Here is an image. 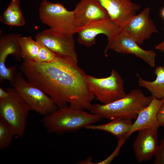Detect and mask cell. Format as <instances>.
I'll return each mask as SVG.
<instances>
[{
	"mask_svg": "<svg viewBox=\"0 0 164 164\" xmlns=\"http://www.w3.org/2000/svg\"><path fill=\"white\" fill-rule=\"evenodd\" d=\"M50 63L23 60L19 69L26 79L52 99L58 108L90 111L95 97L77 63L58 57Z\"/></svg>",
	"mask_w": 164,
	"mask_h": 164,
	"instance_id": "cell-1",
	"label": "cell"
},
{
	"mask_svg": "<svg viewBox=\"0 0 164 164\" xmlns=\"http://www.w3.org/2000/svg\"><path fill=\"white\" fill-rule=\"evenodd\" d=\"M101 117L86 110L69 106L58 108L43 117L42 121L50 133L58 134L79 130L100 121Z\"/></svg>",
	"mask_w": 164,
	"mask_h": 164,
	"instance_id": "cell-2",
	"label": "cell"
},
{
	"mask_svg": "<svg viewBox=\"0 0 164 164\" xmlns=\"http://www.w3.org/2000/svg\"><path fill=\"white\" fill-rule=\"evenodd\" d=\"M153 97L146 96L141 90L133 89L124 97L105 104H92L90 111L102 118L136 119L140 111L148 106Z\"/></svg>",
	"mask_w": 164,
	"mask_h": 164,
	"instance_id": "cell-3",
	"label": "cell"
},
{
	"mask_svg": "<svg viewBox=\"0 0 164 164\" xmlns=\"http://www.w3.org/2000/svg\"><path fill=\"white\" fill-rule=\"evenodd\" d=\"M38 12L41 22L53 31L68 35L76 33L73 11L68 10L62 4L43 0Z\"/></svg>",
	"mask_w": 164,
	"mask_h": 164,
	"instance_id": "cell-4",
	"label": "cell"
},
{
	"mask_svg": "<svg viewBox=\"0 0 164 164\" xmlns=\"http://www.w3.org/2000/svg\"><path fill=\"white\" fill-rule=\"evenodd\" d=\"M11 84L30 111L44 116L58 108L49 96L29 82L21 71L16 72Z\"/></svg>",
	"mask_w": 164,
	"mask_h": 164,
	"instance_id": "cell-5",
	"label": "cell"
},
{
	"mask_svg": "<svg viewBox=\"0 0 164 164\" xmlns=\"http://www.w3.org/2000/svg\"><path fill=\"white\" fill-rule=\"evenodd\" d=\"M9 96L0 99V118L10 126L15 135L23 136L29 109L13 88H8Z\"/></svg>",
	"mask_w": 164,
	"mask_h": 164,
	"instance_id": "cell-6",
	"label": "cell"
},
{
	"mask_svg": "<svg viewBox=\"0 0 164 164\" xmlns=\"http://www.w3.org/2000/svg\"><path fill=\"white\" fill-rule=\"evenodd\" d=\"M89 87L95 97L103 104L111 103L125 96L124 81L120 75L114 69L108 77L98 78L87 75Z\"/></svg>",
	"mask_w": 164,
	"mask_h": 164,
	"instance_id": "cell-7",
	"label": "cell"
},
{
	"mask_svg": "<svg viewBox=\"0 0 164 164\" xmlns=\"http://www.w3.org/2000/svg\"><path fill=\"white\" fill-rule=\"evenodd\" d=\"M35 39L44 45L57 56L78 63L73 35L60 34L49 28L37 33L35 36Z\"/></svg>",
	"mask_w": 164,
	"mask_h": 164,
	"instance_id": "cell-8",
	"label": "cell"
},
{
	"mask_svg": "<svg viewBox=\"0 0 164 164\" xmlns=\"http://www.w3.org/2000/svg\"><path fill=\"white\" fill-rule=\"evenodd\" d=\"M19 34L9 33L1 36L0 37V81L8 80L12 83L15 79L16 68L14 66L7 67L5 64L8 56H13L20 61L22 58L20 40Z\"/></svg>",
	"mask_w": 164,
	"mask_h": 164,
	"instance_id": "cell-9",
	"label": "cell"
},
{
	"mask_svg": "<svg viewBox=\"0 0 164 164\" xmlns=\"http://www.w3.org/2000/svg\"><path fill=\"white\" fill-rule=\"evenodd\" d=\"M109 50L118 53L134 55L141 58L151 67L155 66L156 53L153 50L142 49L133 39L120 29L116 37L108 42L104 51L106 56Z\"/></svg>",
	"mask_w": 164,
	"mask_h": 164,
	"instance_id": "cell-10",
	"label": "cell"
},
{
	"mask_svg": "<svg viewBox=\"0 0 164 164\" xmlns=\"http://www.w3.org/2000/svg\"><path fill=\"white\" fill-rule=\"evenodd\" d=\"M150 9L147 7L139 14L130 17L120 28L139 45L153 33L158 32L153 21L150 18Z\"/></svg>",
	"mask_w": 164,
	"mask_h": 164,
	"instance_id": "cell-11",
	"label": "cell"
},
{
	"mask_svg": "<svg viewBox=\"0 0 164 164\" xmlns=\"http://www.w3.org/2000/svg\"><path fill=\"white\" fill-rule=\"evenodd\" d=\"M120 31V27L110 18L96 21L76 29V33L78 35V42L87 47L95 43L97 35H105L109 42L116 37Z\"/></svg>",
	"mask_w": 164,
	"mask_h": 164,
	"instance_id": "cell-12",
	"label": "cell"
},
{
	"mask_svg": "<svg viewBox=\"0 0 164 164\" xmlns=\"http://www.w3.org/2000/svg\"><path fill=\"white\" fill-rule=\"evenodd\" d=\"M158 132L152 129L138 131L133 148L135 158L139 162L149 161L155 156L159 145Z\"/></svg>",
	"mask_w": 164,
	"mask_h": 164,
	"instance_id": "cell-13",
	"label": "cell"
},
{
	"mask_svg": "<svg viewBox=\"0 0 164 164\" xmlns=\"http://www.w3.org/2000/svg\"><path fill=\"white\" fill-rule=\"evenodd\" d=\"M73 11L77 28L110 18L106 10L96 0H81Z\"/></svg>",
	"mask_w": 164,
	"mask_h": 164,
	"instance_id": "cell-14",
	"label": "cell"
},
{
	"mask_svg": "<svg viewBox=\"0 0 164 164\" xmlns=\"http://www.w3.org/2000/svg\"><path fill=\"white\" fill-rule=\"evenodd\" d=\"M106 10L110 18L120 27L136 15L141 6L132 0H96Z\"/></svg>",
	"mask_w": 164,
	"mask_h": 164,
	"instance_id": "cell-15",
	"label": "cell"
},
{
	"mask_svg": "<svg viewBox=\"0 0 164 164\" xmlns=\"http://www.w3.org/2000/svg\"><path fill=\"white\" fill-rule=\"evenodd\" d=\"M164 102V98L158 99L153 97L149 104L139 112L126 135V138H128L135 132L142 129H152L158 131L160 126L158 120L157 114Z\"/></svg>",
	"mask_w": 164,
	"mask_h": 164,
	"instance_id": "cell-16",
	"label": "cell"
},
{
	"mask_svg": "<svg viewBox=\"0 0 164 164\" xmlns=\"http://www.w3.org/2000/svg\"><path fill=\"white\" fill-rule=\"evenodd\" d=\"M132 120L128 118H118L111 120V121L105 124L97 125L91 124L85 128L107 132L119 139L125 138L133 124Z\"/></svg>",
	"mask_w": 164,
	"mask_h": 164,
	"instance_id": "cell-17",
	"label": "cell"
},
{
	"mask_svg": "<svg viewBox=\"0 0 164 164\" xmlns=\"http://www.w3.org/2000/svg\"><path fill=\"white\" fill-rule=\"evenodd\" d=\"M154 73L156 77L153 81L145 80L138 73H137L138 85L145 88L153 97L158 99L164 98V66L157 67Z\"/></svg>",
	"mask_w": 164,
	"mask_h": 164,
	"instance_id": "cell-18",
	"label": "cell"
},
{
	"mask_svg": "<svg viewBox=\"0 0 164 164\" xmlns=\"http://www.w3.org/2000/svg\"><path fill=\"white\" fill-rule=\"evenodd\" d=\"M0 21L9 26L22 27L26 23L20 6V0H12L0 16Z\"/></svg>",
	"mask_w": 164,
	"mask_h": 164,
	"instance_id": "cell-19",
	"label": "cell"
},
{
	"mask_svg": "<svg viewBox=\"0 0 164 164\" xmlns=\"http://www.w3.org/2000/svg\"><path fill=\"white\" fill-rule=\"evenodd\" d=\"M20 45L22 58L36 61L39 51L37 41L30 36L21 37Z\"/></svg>",
	"mask_w": 164,
	"mask_h": 164,
	"instance_id": "cell-20",
	"label": "cell"
},
{
	"mask_svg": "<svg viewBox=\"0 0 164 164\" xmlns=\"http://www.w3.org/2000/svg\"><path fill=\"white\" fill-rule=\"evenodd\" d=\"M15 136V134L9 125L0 118V149H4L9 147Z\"/></svg>",
	"mask_w": 164,
	"mask_h": 164,
	"instance_id": "cell-21",
	"label": "cell"
},
{
	"mask_svg": "<svg viewBox=\"0 0 164 164\" xmlns=\"http://www.w3.org/2000/svg\"><path fill=\"white\" fill-rule=\"evenodd\" d=\"M37 41L39 45V51L37 58L35 61L50 63L57 60L58 57L54 53L40 42Z\"/></svg>",
	"mask_w": 164,
	"mask_h": 164,
	"instance_id": "cell-22",
	"label": "cell"
},
{
	"mask_svg": "<svg viewBox=\"0 0 164 164\" xmlns=\"http://www.w3.org/2000/svg\"><path fill=\"white\" fill-rule=\"evenodd\" d=\"M126 138H123L118 139V142L117 146L113 152L108 157L104 160L97 163L94 164H109L112 161L115 157L119 154L120 149L125 142Z\"/></svg>",
	"mask_w": 164,
	"mask_h": 164,
	"instance_id": "cell-23",
	"label": "cell"
},
{
	"mask_svg": "<svg viewBox=\"0 0 164 164\" xmlns=\"http://www.w3.org/2000/svg\"><path fill=\"white\" fill-rule=\"evenodd\" d=\"M155 156V164H164V137L160 142Z\"/></svg>",
	"mask_w": 164,
	"mask_h": 164,
	"instance_id": "cell-24",
	"label": "cell"
},
{
	"mask_svg": "<svg viewBox=\"0 0 164 164\" xmlns=\"http://www.w3.org/2000/svg\"><path fill=\"white\" fill-rule=\"evenodd\" d=\"M157 118L160 126L164 127V102L159 108L157 114Z\"/></svg>",
	"mask_w": 164,
	"mask_h": 164,
	"instance_id": "cell-25",
	"label": "cell"
},
{
	"mask_svg": "<svg viewBox=\"0 0 164 164\" xmlns=\"http://www.w3.org/2000/svg\"><path fill=\"white\" fill-rule=\"evenodd\" d=\"M161 15L164 19V8L162 9L161 12ZM155 49L162 52H164V40L161 43L156 45Z\"/></svg>",
	"mask_w": 164,
	"mask_h": 164,
	"instance_id": "cell-26",
	"label": "cell"
},
{
	"mask_svg": "<svg viewBox=\"0 0 164 164\" xmlns=\"http://www.w3.org/2000/svg\"><path fill=\"white\" fill-rule=\"evenodd\" d=\"M9 95L8 91L5 90L1 87H0V99H4L7 98Z\"/></svg>",
	"mask_w": 164,
	"mask_h": 164,
	"instance_id": "cell-27",
	"label": "cell"
}]
</instances>
